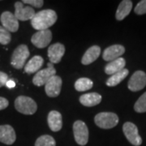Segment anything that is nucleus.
<instances>
[{
    "mask_svg": "<svg viewBox=\"0 0 146 146\" xmlns=\"http://www.w3.org/2000/svg\"><path fill=\"white\" fill-rule=\"evenodd\" d=\"M57 18V14L54 10H42L35 14L31 20V25L33 28L37 31L46 30L56 22Z\"/></svg>",
    "mask_w": 146,
    "mask_h": 146,
    "instance_id": "1",
    "label": "nucleus"
},
{
    "mask_svg": "<svg viewBox=\"0 0 146 146\" xmlns=\"http://www.w3.org/2000/svg\"><path fill=\"white\" fill-rule=\"evenodd\" d=\"M15 108L23 115H31L35 114L37 110L36 102L27 96H19L15 100Z\"/></svg>",
    "mask_w": 146,
    "mask_h": 146,
    "instance_id": "2",
    "label": "nucleus"
},
{
    "mask_svg": "<svg viewBox=\"0 0 146 146\" xmlns=\"http://www.w3.org/2000/svg\"><path fill=\"white\" fill-rule=\"evenodd\" d=\"M30 55L29 48L26 45L22 44L16 47L12 53L11 64L16 69H21L25 67V62Z\"/></svg>",
    "mask_w": 146,
    "mask_h": 146,
    "instance_id": "3",
    "label": "nucleus"
},
{
    "mask_svg": "<svg viewBox=\"0 0 146 146\" xmlns=\"http://www.w3.org/2000/svg\"><path fill=\"white\" fill-rule=\"evenodd\" d=\"M94 122L100 128L110 129L119 123V117L112 112H101L95 116Z\"/></svg>",
    "mask_w": 146,
    "mask_h": 146,
    "instance_id": "4",
    "label": "nucleus"
},
{
    "mask_svg": "<svg viewBox=\"0 0 146 146\" xmlns=\"http://www.w3.org/2000/svg\"><path fill=\"white\" fill-rule=\"evenodd\" d=\"M73 132L76 142L80 145H85L89 141V129L85 123L77 120L73 124Z\"/></svg>",
    "mask_w": 146,
    "mask_h": 146,
    "instance_id": "5",
    "label": "nucleus"
},
{
    "mask_svg": "<svg viewBox=\"0 0 146 146\" xmlns=\"http://www.w3.org/2000/svg\"><path fill=\"white\" fill-rule=\"evenodd\" d=\"M46 68L42 69L41 71H38L36 73V75L33 76V83L35 84L36 86H42L45 85L49 81V80L51 78L52 76H55L56 74V70L54 68L53 63H48Z\"/></svg>",
    "mask_w": 146,
    "mask_h": 146,
    "instance_id": "6",
    "label": "nucleus"
},
{
    "mask_svg": "<svg viewBox=\"0 0 146 146\" xmlns=\"http://www.w3.org/2000/svg\"><path fill=\"white\" fill-rule=\"evenodd\" d=\"M123 131L127 140L134 146H140L142 144V139L139 134L138 128L133 123L126 122L123 126Z\"/></svg>",
    "mask_w": 146,
    "mask_h": 146,
    "instance_id": "7",
    "label": "nucleus"
},
{
    "mask_svg": "<svg viewBox=\"0 0 146 146\" xmlns=\"http://www.w3.org/2000/svg\"><path fill=\"white\" fill-rule=\"evenodd\" d=\"M52 40V33L50 29L41 30L35 33L31 38V42L36 48L43 49L49 46Z\"/></svg>",
    "mask_w": 146,
    "mask_h": 146,
    "instance_id": "8",
    "label": "nucleus"
},
{
    "mask_svg": "<svg viewBox=\"0 0 146 146\" xmlns=\"http://www.w3.org/2000/svg\"><path fill=\"white\" fill-rule=\"evenodd\" d=\"M146 86V73L143 71H136L131 76L127 87L132 92H137Z\"/></svg>",
    "mask_w": 146,
    "mask_h": 146,
    "instance_id": "9",
    "label": "nucleus"
},
{
    "mask_svg": "<svg viewBox=\"0 0 146 146\" xmlns=\"http://www.w3.org/2000/svg\"><path fill=\"white\" fill-rule=\"evenodd\" d=\"M3 27L10 33H16L19 29V21L10 11H4L0 16Z\"/></svg>",
    "mask_w": 146,
    "mask_h": 146,
    "instance_id": "10",
    "label": "nucleus"
},
{
    "mask_svg": "<svg viewBox=\"0 0 146 146\" xmlns=\"http://www.w3.org/2000/svg\"><path fill=\"white\" fill-rule=\"evenodd\" d=\"M62 79L58 76H54L49 80V81L45 84V91L48 97L50 98H56L58 97L62 88Z\"/></svg>",
    "mask_w": 146,
    "mask_h": 146,
    "instance_id": "11",
    "label": "nucleus"
},
{
    "mask_svg": "<svg viewBox=\"0 0 146 146\" xmlns=\"http://www.w3.org/2000/svg\"><path fill=\"white\" fill-rule=\"evenodd\" d=\"M15 16L18 21H26L32 20L36 12L31 7H25L21 2H16L15 3Z\"/></svg>",
    "mask_w": 146,
    "mask_h": 146,
    "instance_id": "12",
    "label": "nucleus"
},
{
    "mask_svg": "<svg viewBox=\"0 0 146 146\" xmlns=\"http://www.w3.org/2000/svg\"><path fill=\"white\" fill-rule=\"evenodd\" d=\"M125 52V48L122 45H113L107 47L102 54V58L105 61L107 62H112L115 59L121 58Z\"/></svg>",
    "mask_w": 146,
    "mask_h": 146,
    "instance_id": "13",
    "label": "nucleus"
},
{
    "mask_svg": "<svg viewBox=\"0 0 146 146\" xmlns=\"http://www.w3.org/2000/svg\"><path fill=\"white\" fill-rule=\"evenodd\" d=\"M65 53V46L61 43H55L49 46L48 49V57L50 63H58Z\"/></svg>",
    "mask_w": 146,
    "mask_h": 146,
    "instance_id": "14",
    "label": "nucleus"
},
{
    "mask_svg": "<svg viewBox=\"0 0 146 146\" xmlns=\"http://www.w3.org/2000/svg\"><path fill=\"white\" fill-rule=\"evenodd\" d=\"M16 140V131L11 125H0V142L11 145Z\"/></svg>",
    "mask_w": 146,
    "mask_h": 146,
    "instance_id": "15",
    "label": "nucleus"
},
{
    "mask_svg": "<svg viewBox=\"0 0 146 146\" xmlns=\"http://www.w3.org/2000/svg\"><path fill=\"white\" fill-rule=\"evenodd\" d=\"M49 127L53 131H58L63 127L62 115L57 110H51L47 117Z\"/></svg>",
    "mask_w": 146,
    "mask_h": 146,
    "instance_id": "16",
    "label": "nucleus"
},
{
    "mask_svg": "<svg viewBox=\"0 0 146 146\" xmlns=\"http://www.w3.org/2000/svg\"><path fill=\"white\" fill-rule=\"evenodd\" d=\"M100 54H101V48L98 46H93L89 47L83 55L81 63L84 65H89L90 63H94L99 57Z\"/></svg>",
    "mask_w": 146,
    "mask_h": 146,
    "instance_id": "17",
    "label": "nucleus"
},
{
    "mask_svg": "<svg viewBox=\"0 0 146 146\" xmlns=\"http://www.w3.org/2000/svg\"><path fill=\"white\" fill-rule=\"evenodd\" d=\"M101 101H102V96L98 93L83 94L80 98V102L87 107H92L94 106H97L101 102Z\"/></svg>",
    "mask_w": 146,
    "mask_h": 146,
    "instance_id": "18",
    "label": "nucleus"
},
{
    "mask_svg": "<svg viewBox=\"0 0 146 146\" xmlns=\"http://www.w3.org/2000/svg\"><path fill=\"white\" fill-rule=\"evenodd\" d=\"M132 9V2L130 0H123L119 3L116 11L115 18L117 21H123L129 15Z\"/></svg>",
    "mask_w": 146,
    "mask_h": 146,
    "instance_id": "19",
    "label": "nucleus"
},
{
    "mask_svg": "<svg viewBox=\"0 0 146 146\" xmlns=\"http://www.w3.org/2000/svg\"><path fill=\"white\" fill-rule=\"evenodd\" d=\"M126 65V61L123 58H119L112 62H110L105 68V72L107 75H114L124 69Z\"/></svg>",
    "mask_w": 146,
    "mask_h": 146,
    "instance_id": "20",
    "label": "nucleus"
},
{
    "mask_svg": "<svg viewBox=\"0 0 146 146\" xmlns=\"http://www.w3.org/2000/svg\"><path fill=\"white\" fill-rule=\"evenodd\" d=\"M44 63L43 58L36 55L33 56L31 59L25 65V72L28 74H33L36 73L39 71V69L42 68Z\"/></svg>",
    "mask_w": 146,
    "mask_h": 146,
    "instance_id": "21",
    "label": "nucleus"
},
{
    "mask_svg": "<svg viewBox=\"0 0 146 146\" xmlns=\"http://www.w3.org/2000/svg\"><path fill=\"white\" fill-rule=\"evenodd\" d=\"M129 73V71L127 69H123L122 71H120L119 72L115 73L114 75H112L110 78L107 79L106 80V85L109 87H114L118 85L119 84H120L124 79L127 76Z\"/></svg>",
    "mask_w": 146,
    "mask_h": 146,
    "instance_id": "22",
    "label": "nucleus"
},
{
    "mask_svg": "<svg viewBox=\"0 0 146 146\" xmlns=\"http://www.w3.org/2000/svg\"><path fill=\"white\" fill-rule=\"evenodd\" d=\"M93 85H94V83L90 79L82 77V78L78 79L76 81L75 89L79 92H84V91H87V90L92 89Z\"/></svg>",
    "mask_w": 146,
    "mask_h": 146,
    "instance_id": "23",
    "label": "nucleus"
},
{
    "mask_svg": "<svg viewBox=\"0 0 146 146\" xmlns=\"http://www.w3.org/2000/svg\"><path fill=\"white\" fill-rule=\"evenodd\" d=\"M35 146H56V142L51 136L43 135L36 139Z\"/></svg>",
    "mask_w": 146,
    "mask_h": 146,
    "instance_id": "24",
    "label": "nucleus"
},
{
    "mask_svg": "<svg viewBox=\"0 0 146 146\" xmlns=\"http://www.w3.org/2000/svg\"><path fill=\"white\" fill-rule=\"evenodd\" d=\"M134 110L137 113L146 112V92L143 94L134 105Z\"/></svg>",
    "mask_w": 146,
    "mask_h": 146,
    "instance_id": "25",
    "label": "nucleus"
},
{
    "mask_svg": "<svg viewBox=\"0 0 146 146\" xmlns=\"http://www.w3.org/2000/svg\"><path fill=\"white\" fill-rule=\"evenodd\" d=\"M11 36L10 32L5 29L3 26H0V44L7 45L11 42Z\"/></svg>",
    "mask_w": 146,
    "mask_h": 146,
    "instance_id": "26",
    "label": "nucleus"
},
{
    "mask_svg": "<svg viewBox=\"0 0 146 146\" xmlns=\"http://www.w3.org/2000/svg\"><path fill=\"white\" fill-rule=\"evenodd\" d=\"M134 11L137 15L146 14V0H142L141 2H139L136 6Z\"/></svg>",
    "mask_w": 146,
    "mask_h": 146,
    "instance_id": "27",
    "label": "nucleus"
},
{
    "mask_svg": "<svg viewBox=\"0 0 146 146\" xmlns=\"http://www.w3.org/2000/svg\"><path fill=\"white\" fill-rule=\"evenodd\" d=\"M22 3L29 4V5L30 6H33L34 7L40 8V7H42V6H43L44 1H42V0H24Z\"/></svg>",
    "mask_w": 146,
    "mask_h": 146,
    "instance_id": "28",
    "label": "nucleus"
},
{
    "mask_svg": "<svg viewBox=\"0 0 146 146\" xmlns=\"http://www.w3.org/2000/svg\"><path fill=\"white\" fill-rule=\"evenodd\" d=\"M7 80H8V76L5 72H0V88L6 85Z\"/></svg>",
    "mask_w": 146,
    "mask_h": 146,
    "instance_id": "29",
    "label": "nucleus"
},
{
    "mask_svg": "<svg viewBox=\"0 0 146 146\" xmlns=\"http://www.w3.org/2000/svg\"><path fill=\"white\" fill-rule=\"evenodd\" d=\"M9 105V102L7 101V98L0 97V110L6 109Z\"/></svg>",
    "mask_w": 146,
    "mask_h": 146,
    "instance_id": "30",
    "label": "nucleus"
},
{
    "mask_svg": "<svg viewBox=\"0 0 146 146\" xmlns=\"http://www.w3.org/2000/svg\"><path fill=\"white\" fill-rule=\"evenodd\" d=\"M6 86L8 88V89H13L15 88L16 86V82L13 80H8L6 83Z\"/></svg>",
    "mask_w": 146,
    "mask_h": 146,
    "instance_id": "31",
    "label": "nucleus"
}]
</instances>
